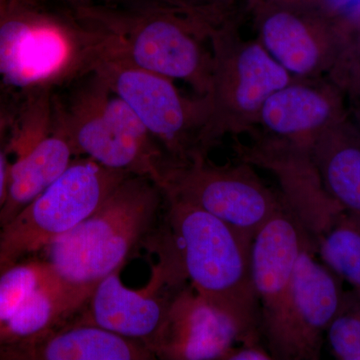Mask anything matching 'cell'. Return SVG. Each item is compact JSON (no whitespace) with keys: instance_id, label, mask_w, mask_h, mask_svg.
I'll return each instance as SVG.
<instances>
[{"instance_id":"cell-1","label":"cell","mask_w":360,"mask_h":360,"mask_svg":"<svg viewBox=\"0 0 360 360\" xmlns=\"http://www.w3.org/2000/svg\"><path fill=\"white\" fill-rule=\"evenodd\" d=\"M98 35L101 58L181 80L205 96L212 71L210 32L200 14L165 0H106L68 6Z\"/></svg>"},{"instance_id":"cell-28","label":"cell","mask_w":360,"mask_h":360,"mask_svg":"<svg viewBox=\"0 0 360 360\" xmlns=\"http://www.w3.org/2000/svg\"><path fill=\"white\" fill-rule=\"evenodd\" d=\"M246 4L252 2H272V4H324L326 0H245Z\"/></svg>"},{"instance_id":"cell-3","label":"cell","mask_w":360,"mask_h":360,"mask_svg":"<svg viewBox=\"0 0 360 360\" xmlns=\"http://www.w3.org/2000/svg\"><path fill=\"white\" fill-rule=\"evenodd\" d=\"M54 122L75 158L162 184L174 161L103 75L92 70L53 90Z\"/></svg>"},{"instance_id":"cell-13","label":"cell","mask_w":360,"mask_h":360,"mask_svg":"<svg viewBox=\"0 0 360 360\" xmlns=\"http://www.w3.org/2000/svg\"><path fill=\"white\" fill-rule=\"evenodd\" d=\"M25 112V124L14 139L16 158L9 165L0 229L53 184L75 158L70 144L56 127L51 97L26 104Z\"/></svg>"},{"instance_id":"cell-15","label":"cell","mask_w":360,"mask_h":360,"mask_svg":"<svg viewBox=\"0 0 360 360\" xmlns=\"http://www.w3.org/2000/svg\"><path fill=\"white\" fill-rule=\"evenodd\" d=\"M348 115L347 97L328 77L295 78L266 99L250 134L309 149L324 130Z\"/></svg>"},{"instance_id":"cell-21","label":"cell","mask_w":360,"mask_h":360,"mask_svg":"<svg viewBox=\"0 0 360 360\" xmlns=\"http://www.w3.org/2000/svg\"><path fill=\"white\" fill-rule=\"evenodd\" d=\"M63 278L49 260L18 262L0 271V326L40 288Z\"/></svg>"},{"instance_id":"cell-6","label":"cell","mask_w":360,"mask_h":360,"mask_svg":"<svg viewBox=\"0 0 360 360\" xmlns=\"http://www.w3.org/2000/svg\"><path fill=\"white\" fill-rule=\"evenodd\" d=\"M210 45L212 77L203 96L202 148L207 155L225 135L250 134L266 99L295 79L257 39H243L238 18L215 26Z\"/></svg>"},{"instance_id":"cell-19","label":"cell","mask_w":360,"mask_h":360,"mask_svg":"<svg viewBox=\"0 0 360 360\" xmlns=\"http://www.w3.org/2000/svg\"><path fill=\"white\" fill-rule=\"evenodd\" d=\"M96 284L61 278L40 288L0 326V347L32 340L72 321L89 302Z\"/></svg>"},{"instance_id":"cell-26","label":"cell","mask_w":360,"mask_h":360,"mask_svg":"<svg viewBox=\"0 0 360 360\" xmlns=\"http://www.w3.org/2000/svg\"><path fill=\"white\" fill-rule=\"evenodd\" d=\"M8 113L0 110V210L6 201L7 193V184H8L9 165L7 162L6 149L4 148V132L7 129V124L11 122Z\"/></svg>"},{"instance_id":"cell-24","label":"cell","mask_w":360,"mask_h":360,"mask_svg":"<svg viewBox=\"0 0 360 360\" xmlns=\"http://www.w3.org/2000/svg\"><path fill=\"white\" fill-rule=\"evenodd\" d=\"M193 13L200 14L214 25H221L225 21L238 18L236 0H165Z\"/></svg>"},{"instance_id":"cell-7","label":"cell","mask_w":360,"mask_h":360,"mask_svg":"<svg viewBox=\"0 0 360 360\" xmlns=\"http://www.w3.org/2000/svg\"><path fill=\"white\" fill-rule=\"evenodd\" d=\"M127 172L75 158L53 184L0 229V271L46 250L96 212Z\"/></svg>"},{"instance_id":"cell-16","label":"cell","mask_w":360,"mask_h":360,"mask_svg":"<svg viewBox=\"0 0 360 360\" xmlns=\"http://www.w3.org/2000/svg\"><path fill=\"white\" fill-rule=\"evenodd\" d=\"M236 341V326L187 283L174 296L167 316L148 343L155 359L222 360Z\"/></svg>"},{"instance_id":"cell-17","label":"cell","mask_w":360,"mask_h":360,"mask_svg":"<svg viewBox=\"0 0 360 360\" xmlns=\"http://www.w3.org/2000/svg\"><path fill=\"white\" fill-rule=\"evenodd\" d=\"M75 317L32 340L0 347V357L28 360L156 359L144 343L77 321Z\"/></svg>"},{"instance_id":"cell-25","label":"cell","mask_w":360,"mask_h":360,"mask_svg":"<svg viewBox=\"0 0 360 360\" xmlns=\"http://www.w3.org/2000/svg\"><path fill=\"white\" fill-rule=\"evenodd\" d=\"M269 349L260 343H241L240 347H232L222 360H271Z\"/></svg>"},{"instance_id":"cell-22","label":"cell","mask_w":360,"mask_h":360,"mask_svg":"<svg viewBox=\"0 0 360 360\" xmlns=\"http://www.w3.org/2000/svg\"><path fill=\"white\" fill-rule=\"evenodd\" d=\"M329 349L336 359L360 360V293L345 291L340 311L326 333Z\"/></svg>"},{"instance_id":"cell-8","label":"cell","mask_w":360,"mask_h":360,"mask_svg":"<svg viewBox=\"0 0 360 360\" xmlns=\"http://www.w3.org/2000/svg\"><path fill=\"white\" fill-rule=\"evenodd\" d=\"M94 70L129 106L174 163L208 156L202 148L203 96L187 98L174 80L117 59L101 58Z\"/></svg>"},{"instance_id":"cell-27","label":"cell","mask_w":360,"mask_h":360,"mask_svg":"<svg viewBox=\"0 0 360 360\" xmlns=\"http://www.w3.org/2000/svg\"><path fill=\"white\" fill-rule=\"evenodd\" d=\"M44 0H0V22Z\"/></svg>"},{"instance_id":"cell-20","label":"cell","mask_w":360,"mask_h":360,"mask_svg":"<svg viewBox=\"0 0 360 360\" xmlns=\"http://www.w3.org/2000/svg\"><path fill=\"white\" fill-rule=\"evenodd\" d=\"M311 240L322 262L360 293V224L342 212Z\"/></svg>"},{"instance_id":"cell-23","label":"cell","mask_w":360,"mask_h":360,"mask_svg":"<svg viewBox=\"0 0 360 360\" xmlns=\"http://www.w3.org/2000/svg\"><path fill=\"white\" fill-rule=\"evenodd\" d=\"M326 77L345 94L348 106L360 104V22L348 34Z\"/></svg>"},{"instance_id":"cell-12","label":"cell","mask_w":360,"mask_h":360,"mask_svg":"<svg viewBox=\"0 0 360 360\" xmlns=\"http://www.w3.org/2000/svg\"><path fill=\"white\" fill-rule=\"evenodd\" d=\"M307 233L284 201L251 245V274L262 311V335L274 359L283 360L291 281Z\"/></svg>"},{"instance_id":"cell-2","label":"cell","mask_w":360,"mask_h":360,"mask_svg":"<svg viewBox=\"0 0 360 360\" xmlns=\"http://www.w3.org/2000/svg\"><path fill=\"white\" fill-rule=\"evenodd\" d=\"M165 203L168 232L187 281L231 319L239 342L259 343L262 311L251 274L252 240L196 206L165 195Z\"/></svg>"},{"instance_id":"cell-30","label":"cell","mask_w":360,"mask_h":360,"mask_svg":"<svg viewBox=\"0 0 360 360\" xmlns=\"http://www.w3.org/2000/svg\"><path fill=\"white\" fill-rule=\"evenodd\" d=\"M350 115L354 118L355 123L360 129V104L349 106Z\"/></svg>"},{"instance_id":"cell-11","label":"cell","mask_w":360,"mask_h":360,"mask_svg":"<svg viewBox=\"0 0 360 360\" xmlns=\"http://www.w3.org/2000/svg\"><path fill=\"white\" fill-rule=\"evenodd\" d=\"M163 236L158 250L160 262L153 265L146 288H127L120 277L122 269L115 270L97 283L89 302L75 319L148 347L174 296L187 284L179 251L169 232Z\"/></svg>"},{"instance_id":"cell-4","label":"cell","mask_w":360,"mask_h":360,"mask_svg":"<svg viewBox=\"0 0 360 360\" xmlns=\"http://www.w3.org/2000/svg\"><path fill=\"white\" fill-rule=\"evenodd\" d=\"M98 35L65 4L44 0L0 22V84L22 98L94 70Z\"/></svg>"},{"instance_id":"cell-14","label":"cell","mask_w":360,"mask_h":360,"mask_svg":"<svg viewBox=\"0 0 360 360\" xmlns=\"http://www.w3.org/2000/svg\"><path fill=\"white\" fill-rule=\"evenodd\" d=\"M315 253L307 233L291 281L283 360L321 359L326 330L345 300L342 279Z\"/></svg>"},{"instance_id":"cell-10","label":"cell","mask_w":360,"mask_h":360,"mask_svg":"<svg viewBox=\"0 0 360 360\" xmlns=\"http://www.w3.org/2000/svg\"><path fill=\"white\" fill-rule=\"evenodd\" d=\"M257 40L295 78L326 77L355 25L324 4H246Z\"/></svg>"},{"instance_id":"cell-5","label":"cell","mask_w":360,"mask_h":360,"mask_svg":"<svg viewBox=\"0 0 360 360\" xmlns=\"http://www.w3.org/2000/svg\"><path fill=\"white\" fill-rule=\"evenodd\" d=\"M163 202L153 180L127 174L96 212L46 248L47 260L70 283L96 284L122 269L150 236Z\"/></svg>"},{"instance_id":"cell-18","label":"cell","mask_w":360,"mask_h":360,"mask_svg":"<svg viewBox=\"0 0 360 360\" xmlns=\"http://www.w3.org/2000/svg\"><path fill=\"white\" fill-rule=\"evenodd\" d=\"M309 155L329 198L360 224V129L350 111L315 139Z\"/></svg>"},{"instance_id":"cell-9","label":"cell","mask_w":360,"mask_h":360,"mask_svg":"<svg viewBox=\"0 0 360 360\" xmlns=\"http://www.w3.org/2000/svg\"><path fill=\"white\" fill-rule=\"evenodd\" d=\"M160 189L165 196L210 213L251 240L284 202L250 163L217 165L208 156L172 165Z\"/></svg>"},{"instance_id":"cell-29","label":"cell","mask_w":360,"mask_h":360,"mask_svg":"<svg viewBox=\"0 0 360 360\" xmlns=\"http://www.w3.org/2000/svg\"><path fill=\"white\" fill-rule=\"evenodd\" d=\"M65 6H80V4H94V2L106 1V0H51Z\"/></svg>"}]
</instances>
